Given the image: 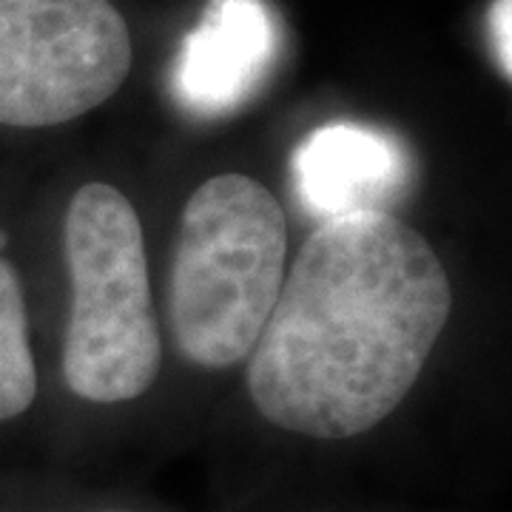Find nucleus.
<instances>
[{
    "mask_svg": "<svg viewBox=\"0 0 512 512\" xmlns=\"http://www.w3.org/2000/svg\"><path fill=\"white\" fill-rule=\"evenodd\" d=\"M37 396V367L18 271L0 256V421L26 413Z\"/></svg>",
    "mask_w": 512,
    "mask_h": 512,
    "instance_id": "0eeeda50",
    "label": "nucleus"
},
{
    "mask_svg": "<svg viewBox=\"0 0 512 512\" xmlns=\"http://www.w3.org/2000/svg\"><path fill=\"white\" fill-rule=\"evenodd\" d=\"M131 55L111 0H0V126L89 114L126 83Z\"/></svg>",
    "mask_w": 512,
    "mask_h": 512,
    "instance_id": "20e7f679",
    "label": "nucleus"
},
{
    "mask_svg": "<svg viewBox=\"0 0 512 512\" xmlns=\"http://www.w3.org/2000/svg\"><path fill=\"white\" fill-rule=\"evenodd\" d=\"M450 311V276L416 228L390 211L319 222L251 350L248 393L288 433L362 436L419 382Z\"/></svg>",
    "mask_w": 512,
    "mask_h": 512,
    "instance_id": "f257e3e1",
    "label": "nucleus"
},
{
    "mask_svg": "<svg viewBox=\"0 0 512 512\" xmlns=\"http://www.w3.org/2000/svg\"><path fill=\"white\" fill-rule=\"evenodd\" d=\"M512 0H493L490 6V40H493L495 63L498 72L504 74V80L512 77Z\"/></svg>",
    "mask_w": 512,
    "mask_h": 512,
    "instance_id": "6e6552de",
    "label": "nucleus"
},
{
    "mask_svg": "<svg viewBox=\"0 0 512 512\" xmlns=\"http://www.w3.org/2000/svg\"><path fill=\"white\" fill-rule=\"evenodd\" d=\"M293 194L316 222L387 211L410 188L413 160L399 137L362 123L311 131L291 160Z\"/></svg>",
    "mask_w": 512,
    "mask_h": 512,
    "instance_id": "423d86ee",
    "label": "nucleus"
},
{
    "mask_svg": "<svg viewBox=\"0 0 512 512\" xmlns=\"http://www.w3.org/2000/svg\"><path fill=\"white\" fill-rule=\"evenodd\" d=\"M63 245L72 279L63 382L94 404L140 399L160 376L163 342L134 205L109 183L80 185Z\"/></svg>",
    "mask_w": 512,
    "mask_h": 512,
    "instance_id": "7ed1b4c3",
    "label": "nucleus"
},
{
    "mask_svg": "<svg viewBox=\"0 0 512 512\" xmlns=\"http://www.w3.org/2000/svg\"><path fill=\"white\" fill-rule=\"evenodd\" d=\"M288 220L265 185L217 174L180 217L168 322L191 365L222 370L248 359L285 282Z\"/></svg>",
    "mask_w": 512,
    "mask_h": 512,
    "instance_id": "f03ea898",
    "label": "nucleus"
},
{
    "mask_svg": "<svg viewBox=\"0 0 512 512\" xmlns=\"http://www.w3.org/2000/svg\"><path fill=\"white\" fill-rule=\"evenodd\" d=\"M279 20L265 0H208L171 72L180 109L214 120L242 109L274 72Z\"/></svg>",
    "mask_w": 512,
    "mask_h": 512,
    "instance_id": "39448f33",
    "label": "nucleus"
}]
</instances>
